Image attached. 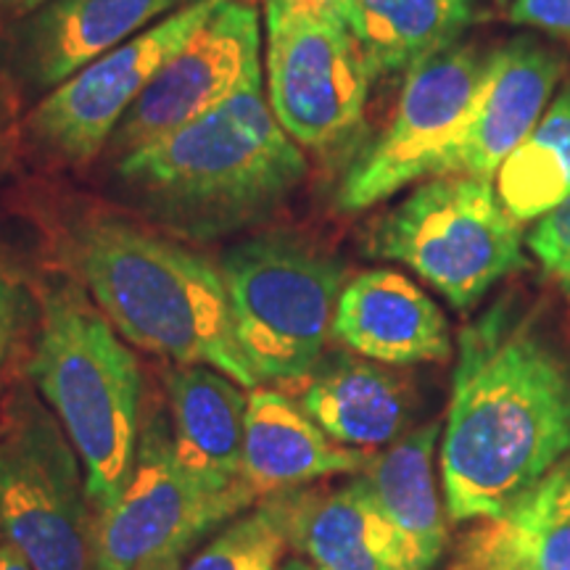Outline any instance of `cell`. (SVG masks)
I'll return each instance as SVG.
<instances>
[{"mask_svg": "<svg viewBox=\"0 0 570 570\" xmlns=\"http://www.w3.org/2000/svg\"><path fill=\"white\" fill-rule=\"evenodd\" d=\"M568 458V356L502 298L460 333L441 436L446 515L454 523L502 515Z\"/></svg>", "mask_w": 570, "mask_h": 570, "instance_id": "1", "label": "cell"}, {"mask_svg": "<svg viewBox=\"0 0 570 570\" xmlns=\"http://www.w3.org/2000/svg\"><path fill=\"white\" fill-rule=\"evenodd\" d=\"M0 570H35L30 560L9 541H0Z\"/></svg>", "mask_w": 570, "mask_h": 570, "instance_id": "29", "label": "cell"}, {"mask_svg": "<svg viewBox=\"0 0 570 570\" xmlns=\"http://www.w3.org/2000/svg\"><path fill=\"white\" fill-rule=\"evenodd\" d=\"M291 550L315 570H425L356 475L338 489L285 491Z\"/></svg>", "mask_w": 570, "mask_h": 570, "instance_id": "16", "label": "cell"}, {"mask_svg": "<svg viewBox=\"0 0 570 570\" xmlns=\"http://www.w3.org/2000/svg\"><path fill=\"white\" fill-rule=\"evenodd\" d=\"M51 0H0V9L13 13V17H30L32 11L42 9Z\"/></svg>", "mask_w": 570, "mask_h": 570, "instance_id": "30", "label": "cell"}, {"mask_svg": "<svg viewBox=\"0 0 570 570\" xmlns=\"http://www.w3.org/2000/svg\"><path fill=\"white\" fill-rule=\"evenodd\" d=\"M367 254L412 269L458 312L529 265L520 223L494 183L470 175L431 177L412 190L370 227Z\"/></svg>", "mask_w": 570, "mask_h": 570, "instance_id": "6", "label": "cell"}, {"mask_svg": "<svg viewBox=\"0 0 570 570\" xmlns=\"http://www.w3.org/2000/svg\"><path fill=\"white\" fill-rule=\"evenodd\" d=\"M135 570H183V558H161V560L146 562V566Z\"/></svg>", "mask_w": 570, "mask_h": 570, "instance_id": "31", "label": "cell"}, {"mask_svg": "<svg viewBox=\"0 0 570 570\" xmlns=\"http://www.w3.org/2000/svg\"><path fill=\"white\" fill-rule=\"evenodd\" d=\"M194 0H51L19 27L21 75L40 90H53L156 21Z\"/></svg>", "mask_w": 570, "mask_h": 570, "instance_id": "15", "label": "cell"}, {"mask_svg": "<svg viewBox=\"0 0 570 570\" xmlns=\"http://www.w3.org/2000/svg\"><path fill=\"white\" fill-rule=\"evenodd\" d=\"M333 338L381 365H423L452 356L441 306L396 269H367L338 294Z\"/></svg>", "mask_w": 570, "mask_h": 570, "instance_id": "14", "label": "cell"}, {"mask_svg": "<svg viewBox=\"0 0 570 570\" xmlns=\"http://www.w3.org/2000/svg\"><path fill=\"white\" fill-rule=\"evenodd\" d=\"M223 3L194 0L53 88L30 117L35 138L71 164H85L101 154L156 71Z\"/></svg>", "mask_w": 570, "mask_h": 570, "instance_id": "11", "label": "cell"}, {"mask_svg": "<svg viewBox=\"0 0 570 570\" xmlns=\"http://www.w3.org/2000/svg\"><path fill=\"white\" fill-rule=\"evenodd\" d=\"M441 436L439 423L420 425L394 441L386 452L373 454L362 479L373 491L377 508L402 533L420 566L433 570L446 550V504H441L433 454Z\"/></svg>", "mask_w": 570, "mask_h": 570, "instance_id": "21", "label": "cell"}, {"mask_svg": "<svg viewBox=\"0 0 570 570\" xmlns=\"http://www.w3.org/2000/svg\"><path fill=\"white\" fill-rule=\"evenodd\" d=\"M273 3L291 11L312 13V17L325 21H336L344 27H348V19H352V0H273Z\"/></svg>", "mask_w": 570, "mask_h": 570, "instance_id": "28", "label": "cell"}, {"mask_svg": "<svg viewBox=\"0 0 570 570\" xmlns=\"http://www.w3.org/2000/svg\"><path fill=\"white\" fill-rule=\"evenodd\" d=\"M499 3H508V0H499ZM510 3H512V0H510Z\"/></svg>", "mask_w": 570, "mask_h": 570, "instance_id": "33", "label": "cell"}, {"mask_svg": "<svg viewBox=\"0 0 570 570\" xmlns=\"http://www.w3.org/2000/svg\"><path fill=\"white\" fill-rule=\"evenodd\" d=\"M510 19L570 40V0H512Z\"/></svg>", "mask_w": 570, "mask_h": 570, "instance_id": "26", "label": "cell"}, {"mask_svg": "<svg viewBox=\"0 0 570 570\" xmlns=\"http://www.w3.org/2000/svg\"><path fill=\"white\" fill-rule=\"evenodd\" d=\"M30 377L80 454L92 508L109 510L132 473L142 373L85 285L42 291Z\"/></svg>", "mask_w": 570, "mask_h": 570, "instance_id": "4", "label": "cell"}, {"mask_svg": "<svg viewBox=\"0 0 570 570\" xmlns=\"http://www.w3.org/2000/svg\"><path fill=\"white\" fill-rule=\"evenodd\" d=\"M219 269L254 375L302 386L333 336L341 262L294 233H262L227 248Z\"/></svg>", "mask_w": 570, "mask_h": 570, "instance_id": "5", "label": "cell"}, {"mask_svg": "<svg viewBox=\"0 0 570 570\" xmlns=\"http://www.w3.org/2000/svg\"><path fill=\"white\" fill-rule=\"evenodd\" d=\"M114 173L156 225L214 240L265 223L302 185L306 159L254 88L114 159Z\"/></svg>", "mask_w": 570, "mask_h": 570, "instance_id": "2", "label": "cell"}, {"mask_svg": "<svg viewBox=\"0 0 570 570\" xmlns=\"http://www.w3.org/2000/svg\"><path fill=\"white\" fill-rule=\"evenodd\" d=\"M487 56L454 42L407 71L394 119L341 183V212H365L412 183L441 177L473 109Z\"/></svg>", "mask_w": 570, "mask_h": 570, "instance_id": "9", "label": "cell"}, {"mask_svg": "<svg viewBox=\"0 0 570 570\" xmlns=\"http://www.w3.org/2000/svg\"><path fill=\"white\" fill-rule=\"evenodd\" d=\"M71 254L85 291L132 346L259 386L235 341L223 269L206 256L111 217L77 227Z\"/></svg>", "mask_w": 570, "mask_h": 570, "instance_id": "3", "label": "cell"}, {"mask_svg": "<svg viewBox=\"0 0 570 570\" xmlns=\"http://www.w3.org/2000/svg\"><path fill=\"white\" fill-rule=\"evenodd\" d=\"M370 460L373 452L327 439L283 391L248 389L244 479L259 499L336 475H360Z\"/></svg>", "mask_w": 570, "mask_h": 570, "instance_id": "18", "label": "cell"}, {"mask_svg": "<svg viewBox=\"0 0 570 570\" xmlns=\"http://www.w3.org/2000/svg\"><path fill=\"white\" fill-rule=\"evenodd\" d=\"M164 383L175 458L185 473L209 491L246 483V389L206 365L169 367Z\"/></svg>", "mask_w": 570, "mask_h": 570, "instance_id": "17", "label": "cell"}, {"mask_svg": "<svg viewBox=\"0 0 570 570\" xmlns=\"http://www.w3.org/2000/svg\"><path fill=\"white\" fill-rule=\"evenodd\" d=\"M21 320H24V296H21L17 277L0 265V370L19 336Z\"/></svg>", "mask_w": 570, "mask_h": 570, "instance_id": "27", "label": "cell"}, {"mask_svg": "<svg viewBox=\"0 0 570 570\" xmlns=\"http://www.w3.org/2000/svg\"><path fill=\"white\" fill-rule=\"evenodd\" d=\"M298 407L331 441L370 452L399 441L410 423L412 396L407 383L381 362L333 354L306 375Z\"/></svg>", "mask_w": 570, "mask_h": 570, "instance_id": "19", "label": "cell"}, {"mask_svg": "<svg viewBox=\"0 0 570 570\" xmlns=\"http://www.w3.org/2000/svg\"><path fill=\"white\" fill-rule=\"evenodd\" d=\"M267 101L298 146L331 151L362 125L373 82L348 27L267 0Z\"/></svg>", "mask_w": 570, "mask_h": 570, "instance_id": "10", "label": "cell"}, {"mask_svg": "<svg viewBox=\"0 0 570 570\" xmlns=\"http://www.w3.org/2000/svg\"><path fill=\"white\" fill-rule=\"evenodd\" d=\"M281 570H315L304 558H288L283 562Z\"/></svg>", "mask_w": 570, "mask_h": 570, "instance_id": "32", "label": "cell"}, {"mask_svg": "<svg viewBox=\"0 0 570 570\" xmlns=\"http://www.w3.org/2000/svg\"><path fill=\"white\" fill-rule=\"evenodd\" d=\"M499 202L520 225L570 198V85L560 92L494 177Z\"/></svg>", "mask_w": 570, "mask_h": 570, "instance_id": "23", "label": "cell"}, {"mask_svg": "<svg viewBox=\"0 0 570 570\" xmlns=\"http://www.w3.org/2000/svg\"><path fill=\"white\" fill-rule=\"evenodd\" d=\"M562 59L537 40L515 38L487 56L473 109L444 164V175L494 180L499 167L544 117Z\"/></svg>", "mask_w": 570, "mask_h": 570, "instance_id": "13", "label": "cell"}, {"mask_svg": "<svg viewBox=\"0 0 570 570\" xmlns=\"http://www.w3.org/2000/svg\"><path fill=\"white\" fill-rule=\"evenodd\" d=\"M262 88V24L246 0H225L156 71L114 130V159L180 130L240 92Z\"/></svg>", "mask_w": 570, "mask_h": 570, "instance_id": "12", "label": "cell"}, {"mask_svg": "<svg viewBox=\"0 0 570 570\" xmlns=\"http://www.w3.org/2000/svg\"><path fill=\"white\" fill-rule=\"evenodd\" d=\"M446 570H570V458L502 515L479 520Z\"/></svg>", "mask_w": 570, "mask_h": 570, "instance_id": "20", "label": "cell"}, {"mask_svg": "<svg viewBox=\"0 0 570 570\" xmlns=\"http://www.w3.org/2000/svg\"><path fill=\"white\" fill-rule=\"evenodd\" d=\"M529 248L550 281L570 298V198L539 219L529 235Z\"/></svg>", "mask_w": 570, "mask_h": 570, "instance_id": "25", "label": "cell"}, {"mask_svg": "<svg viewBox=\"0 0 570 570\" xmlns=\"http://www.w3.org/2000/svg\"><path fill=\"white\" fill-rule=\"evenodd\" d=\"M288 550V504L283 491L227 520L185 570H281Z\"/></svg>", "mask_w": 570, "mask_h": 570, "instance_id": "24", "label": "cell"}, {"mask_svg": "<svg viewBox=\"0 0 570 570\" xmlns=\"http://www.w3.org/2000/svg\"><path fill=\"white\" fill-rule=\"evenodd\" d=\"M473 17L475 0H352L348 30L375 80L452 48Z\"/></svg>", "mask_w": 570, "mask_h": 570, "instance_id": "22", "label": "cell"}, {"mask_svg": "<svg viewBox=\"0 0 570 570\" xmlns=\"http://www.w3.org/2000/svg\"><path fill=\"white\" fill-rule=\"evenodd\" d=\"M96 508L77 449L30 389L0 404V533L35 570H98Z\"/></svg>", "mask_w": 570, "mask_h": 570, "instance_id": "7", "label": "cell"}, {"mask_svg": "<svg viewBox=\"0 0 570 570\" xmlns=\"http://www.w3.org/2000/svg\"><path fill=\"white\" fill-rule=\"evenodd\" d=\"M256 502L248 483L209 491L190 479L175 458L169 415L154 410L140 428L125 491L109 510L96 512V568L135 570L161 558H185Z\"/></svg>", "mask_w": 570, "mask_h": 570, "instance_id": "8", "label": "cell"}]
</instances>
